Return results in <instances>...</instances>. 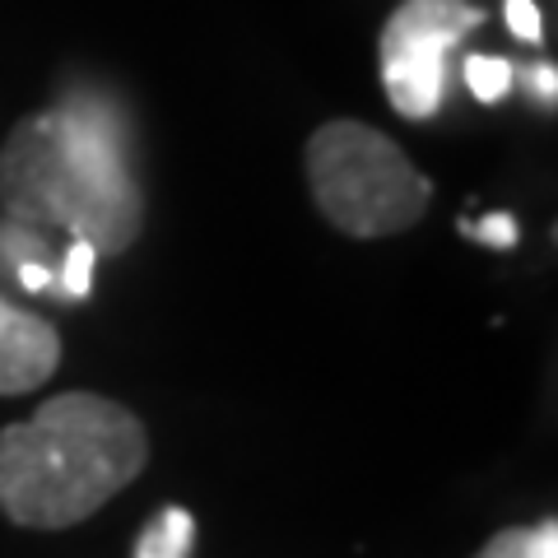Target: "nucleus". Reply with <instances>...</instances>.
<instances>
[{
	"instance_id": "nucleus-9",
	"label": "nucleus",
	"mask_w": 558,
	"mask_h": 558,
	"mask_svg": "<svg viewBox=\"0 0 558 558\" xmlns=\"http://www.w3.org/2000/svg\"><path fill=\"white\" fill-rule=\"evenodd\" d=\"M502 14H508V28L521 43H539L545 38V24H539V5L535 0H502Z\"/></svg>"
},
{
	"instance_id": "nucleus-14",
	"label": "nucleus",
	"mask_w": 558,
	"mask_h": 558,
	"mask_svg": "<svg viewBox=\"0 0 558 558\" xmlns=\"http://www.w3.org/2000/svg\"><path fill=\"white\" fill-rule=\"evenodd\" d=\"M135 558H178L168 549V539L159 535V526H149L145 535H140V545H135Z\"/></svg>"
},
{
	"instance_id": "nucleus-10",
	"label": "nucleus",
	"mask_w": 558,
	"mask_h": 558,
	"mask_svg": "<svg viewBox=\"0 0 558 558\" xmlns=\"http://www.w3.org/2000/svg\"><path fill=\"white\" fill-rule=\"evenodd\" d=\"M526 535H531V526H508V531H498L475 558H526Z\"/></svg>"
},
{
	"instance_id": "nucleus-6",
	"label": "nucleus",
	"mask_w": 558,
	"mask_h": 558,
	"mask_svg": "<svg viewBox=\"0 0 558 558\" xmlns=\"http://www.w3.org/2000/svg\"><path fill=\"white\" fill-rule=\"evenodd\" d=\"M465 84L480 102H498L512 89V65L498 57H465Z\"/></svg>"
},
{
	"instance_id": "nucleus-12",
	"label": "nucleus",
	"mask_w": 558,
	"mask_h": 558,
	"mask_svg": "<svg viewBox=\"0 0 558 558\" xmlns=\"http://www.w3.org/2000/svg\"><path fill=\"white\" fill-rule=\"evenodd\" d=\"M526 558H558V526H554V521H539V526H531Z\"/></svg>"
},
{
	"instance_id": "nucleus-7",
	"label": "nucleus",
	"mask_w": 558,
	"mask_h": 558,
	"mask_svg": "<svg viewBox=\"0 0 558 558\" xmlns=\"http://www.w3.org/2000/svg\"><path fill=\"white\" fill-rule=\"evenodd\" d=\"M94 260H98V252L89 242L70 238V252H65V266H61V289L70 299H84V293L94 289Z\"/></svg>"
},
{
	"instance_id": "nucleus-1",
	"label": "nucleus",
	"mask_w": 558,
	"mask_h": 558,
	"mask_svg": "<svg viewBox=\"0 0 558 558\" xmlns=\"http://www.w3.org/2000/svg\"><path fill=\"white\" fill-rule=\"evenodd\" d=\"M0 205L20 229H57L117 256L145 229L126 121L98 94L33 112L0 145Z\"/></svg>"
},
{
	"instance_id": "nucleus-15",
	"label": "nucleus",
	"mask_w": 558,
	"mask_h": 558,
	"mask_svg": "<svg viewBox=\"0 0 558 558\" xmlns=\"http://www.w3.org/2000/svg\"><path fill=\"white\" fill-rule=\"evenodd\" d=\"M531 89L545 98V102H554V89H558V80H554V65H535L531 70Z\"/></svg>"
},
{
	"instance_id": "nucleus-13",
	"label": "nucleus",
	"mask_w": 558,
	"mask_h": 558,
	"mask_svg": "<svg viewBox=\"0 0 558 558\" xmlns=\"http://www.w3.org/2000/svg\"><path fill=\"white\" fill-rule=\"evenodd\" d=\"M20 284L33 289V293H38V289H51V284H57V270L38 266V260H24V266H20Z\"/></svg>"
},
{
	"instance_id": "nucleus-3",
	"label": "nucleus",
	"mask_w": 558,
	"mask_h": 558,
	"mask_svg": "<svg viewBox=\"0 0 558 558\" xmlns=\"http://www.w3.org/2000/svg\"><path fill=\"white\" fill-rule=\"evenodd\" d=\"M307 186L322 215L349 238H391L424 219L433 182L391 135L363 121H326L307 140Z\"/></svg>"
},
{
	"instance_id": "nucleus-2",
	"label": "nucleus",
	"mask_w": 558,
	"mask_h": 558,
	"mask_svg": "<svg viewBox=\"0 0 558 558\" xmlns=\"http://www.w3.org/2000/svg\"><path fill=\"white\" fill-rule=\"evenodd\" d=\"M149 461L145 424L108 396L65 391L0 428V512L28 531H65L112 502Z\"/></svg>"
},
{
	"instance_id": "nucleus-5",
	"label": "nucleus",
	"mask_w": 558,
	"mask_h": 558,
	"mask_svg": "<svg viewBox=\"0 0 558 558\" xmlns=\"http://www.w3.org/2000/svg\"><path fill=\"white\" fill-rule=\"evenodd\" d=\"M61 363V336L57 326L14 307L0 293V396H24L51 381Z\"/></svg>"
},
{
	"instance_id": "nucleus-8",
	"label": "nucleus",
	"mask_w": 558,
	"mask_h": 558,
	"mask_svg": "<svg viewBox=\"0 0 558 558\" xmlns=\"http://www.w3.org/2000/svg\"><path fill=\"white\" fill-rule=\"evenodd\" d=\"M154 526H159V535L168 539V549L178 554V558H186V554H191V539H196V526H191V512H182V508H163Z\"/></svg>"
},
{
	"instance_id": "nucleus-4",
	"label": "nucleus",
	"mask_w": 558,
	"mask_h": 558,
	"mask_svg": "<svg viewBox=\"0 0 558 558\" xmlns=\"http://www.w3.org/2000/svg\"><path fill=\"white\" fill-rule=\"evenodd\" d=\"M484 24L475 0H400L381 24V89L405 121H428L442 108L447 57Z\"/></svg>"
},
{
	"instance_id": "nucleus-11",
	"label": "nucleus",
	"mask_w": 558,
	"mask_h": 558,
	"mask_svg": "<svg viewBox=\"0 0 558 558\" xmlns=\"http://www.w3.org/2000/svg\"><path fill=\"white\" fill-rule=\"evenodd\" d=\"M470 238L488 242V247H512V242H517V223H512V215H488L484 223H470Z\"/></svg>"
}]
</instances>
